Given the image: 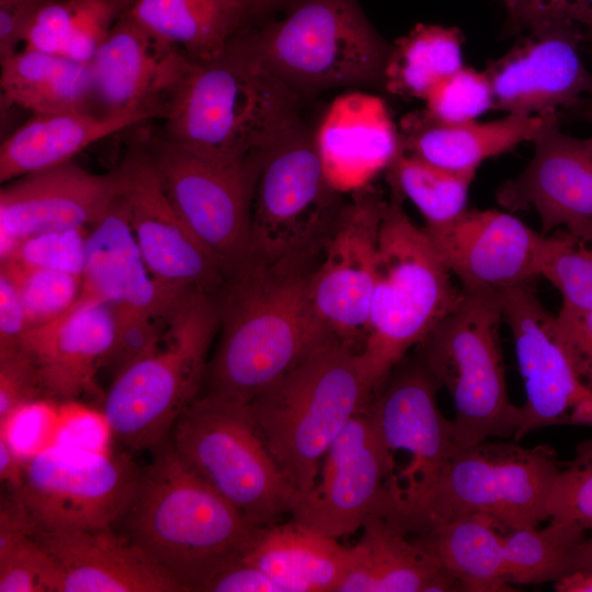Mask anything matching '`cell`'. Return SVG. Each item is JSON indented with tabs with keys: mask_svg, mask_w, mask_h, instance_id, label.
Listing matches in <instances>:
<instances>
[{
	"mask_svg": "<svg viewBox=\"0 0 592 592\" xmlns=\"http://www.w3.org/2000/svg\"><path fill=\"white\" fill-rule=\"evenodd\" d=\"M305 264L250 258L226 276L216 294L219 341L205 392L250 402L332 335L312 308Z\"/></svg>",
	"mask_w": 592,
	"mask_h": 592,
	"instance_id": "1",
	"label": "cell"
},
{
	"mask_svg": "<svg viewBox=\"0 0 592 592\" xmlns=\"http://www.w3.org/2000/svg\"><path fill=\"white\" fill-rule=\"evenodd\" d=\"M162 138L225 162H257L300 127L297 92L239 37L190 62L167 102Z\"/></svg>",
	"mask_w": 592,
	"mask_h": 592,
	"instance_id": "2",
	"label": "cell"
},
{
	"mask_svg": "<svg viewBox=\"0 0 592 592\" xmlns=\"http://www.w3.org/2000/svg\"><path fill=\"white\" fill-rule=\"evenodd\" d=\"M141 470L124 521L126 537L184 592L243 557L258 526L200 477L170 442Z\"/></svg>",
	"mask_w": 592,
	"mask_h": 592,
	"instance_id": "3",
	"label": "cell"
},
{
	"mask_svg": "<svg viewBox=\"0 0 592 592\" xmlns=\"http://www.w3.org/2000/svg\"><path fill=\"white\" fill-rule=\"evenodd\" d=\"M375 389L358 352L331 335L250 401L272 456L298 493L311 489L329 446Z\"/></svg>",
	"mask_w": 592,
	"mask_h": 592,
	"instance_id": "4",
	"label": "cell"
},
{
	"mask_svg": "<svg viewBox=\"0 0 592 592\" xmlns=\"http://www.w3.org/2000/svg\"><path fill=\"white\" fill-rule=\"evenodd\" d=\"M218 326L216 295H183L156 343L113 378L103 415L117 441L151 453L169 442L175 421L198 397Z\"/></svg>",
	"mask_w": 592,
	"mask_h": 592,
	"instance_id": "5",
	"label": "cell"
},
{
	"mask_svg": "<svg viewBox=\"0 0 592 592\" xmlns=\"http://www.w3.org/2000/svg\"><path fill=\"white\" fill-rule=\"evenodd\" d=\"M452 273L392 191L379 227L367 333L358 352L376 388L456 305Z\"/></svg>",
	"mask_w": 592,
	"mask_h": 592,
	"instance_id": "6",
	"label": "cell"
},
{
	"mask_svg": "<svg viewBox=\"0 0 592 592\" xmlns=\"http://www.w3.org/2000/svg\"><path fill=\"white\" fill-rule=\"evenodd\" d=\"M559 469L547 445L490 440L456 445L431 490L387 521L409 536L476 514L491 517L506 532L537 526L548 519L547 501Z\"/></svg>",
	"mask_w": 592,
	"mask_h": 592,
	"instance_id": "7",
	"label": "cell"
},
{
	"mask_svg": "<svg viewBox=\"0 0 592 592\" xmlns=\"http://www.w3.org/2000/svg\"><path fill=\"white\" fill-rule=\"evenodd\" d=\"M502 295L460 289L454 308L419 345L420 358L454 405L455 443L515 435L521 409L509 398L500 325Z\"/></svg>",
	"mask_w": 592,
	"mask_h": 592,
	"instance_id": "8",
	"label": "cell"
},
{
	"mask_svg": "<svg viewBox=\"0 0 592 592\" xmlns=\"http://www.w3.org/2000/svg\"><path fill=\"white\" fill-rule=\"evenodd\" d=\"M169 442L252 525L291 514L298 491L272 456L250 402L205 392L180 414Z\"/></svg>",
	"mask_w": 592,
	"mask_h": 592,
	"instance_id": "9",
	"label": "cell"
},
{
	"mask_svg": "<svg viewBox=\"0 0 592 592\" xmlns=\"http://www.w3.org/2000/svg\"><path fill=\"white\" fill-rule=\"evenodd\" d=\"M247 39L296 92L383 78L389 54L353 0H305Z\"/></svg>",
	"mask_w": 592,
	"mask_h": 592,
	"instance_id": "10",
	"label": "cell"
},
{
	"mask_svg": "<svg viewBox=\"0 0 592 592\" xmlns=\"http://www.w3.org/2000/svg\"><path fill=\"white\" fill-rule=\"evenodd\" d=\"M402 361L367 403L386 464V499L378 515L386 520L431 490L456 446L452 420L437 403L440 385L420 357Z\"/></svg>",
	"mask_w": 592,
	"mask_h": 592,
	"instance_id": "11",
	"label": "cell"
},
{
	"mask_svg": "<svg viewBox=\"0 0 592 592\" xmlns=\"http://www.w3.org/2000/svg\"><path fill=\"white\" fill-rule=\"evenodd\" d=\"M338 195L325 177L314 136L297 128L259 164L250 258L266 265L306 263L337 224Z\"/></svg>",
	"mask_w": 592,
	"mask_h": 592,
	"instance_id": "12",
	"label": "cell"
},
{
	"mask_svg": "<svg viewBox=\"0 0 592 592\" xmlns=\"http://www.w3.org/2000/svg\"><path fill=\"white\" fill-rule=\"evenodd\" d=\"M163 187L226 276L251 257V207L261 161L225 162L161 136L145 139Z\"/></svg>",
	"mask_w": 592,
	"mask_h": 592,
	"instance_id": "13",
	"label": "cell"
},
{
	"mask_svg": "<svg viewBox=\"0 0 592 592\" xmlns=\"http://www.w3.org/2000/svg\"><path fill=\"white\" fill-rule=\"evenodd\" d=\"M141 470L123 453L71 458L47 449L24 460L12 492L36 528L112 527L128 509Z\"/></svg>",
	"mask_w": 592,
	"mask_h": 592,
	"instance_id": "14",
	"label": "cell"
},
{
	"mask_svg": "<svg viewBox=\"0 0 592 592\" xmlns=\"http://www.w3.org/2000/svg\"><path fill=\"white\" fill-rule=\"evenodd\" d=\"M135 240L162 285L216 295L226 280L221 263L201 243L172 204L146 141H137L115 170Z\"/></svg>",
	"mask_w": 592,
	"mask_h": 592,
	"instance_id": "15",
	"label": "cell"
},
{
	"mask_svg": "<svg viewBox=\"0 0 592 592\" xmlns=\"http://www.w3.org/2000/svg\"><path fill=\"white\" fill-rule=\"evenodd\" d=\"M341 210L319 266L309 278V298L321 325L360 352L367 333L380 221L387 201L371 186Z\"/></svg>",
	"mask_w": 592,
	"mask_h": 592,
	"instance_id": "16",
	"label": "cell"
},
{
	"mask_svg": "<svg viewBox=\"0 0 592 592\" xmlns=\"http://www.w3.org/2000/svg\"><path fill=\"white\" fill-rule=\"evenodd\" d=\"M502 305L526 396L514 439L553 425L592 426V391L580 382L556 337L555 315L530 284L505 291Z\"/></svg>",
	"mask_w": 592,
	"mask_h": 592,
	"instance_id": "17",
	"label": "cell"
},
{
	"mask_svg": "<svg viewBox=\"0 0 592 592\" xmlns=\"http://www.w3.org/2000/svg\"><path fill=\"white\" fill-rule=\"evenodd\" d=\"M585 34L573 21L527 30L487 69L494 109L508 114L558 117L559 110L592 96V73L581 57Z\"/></svg>",
	"mask_w": 592,
	"mask_h": 592,
	"instance_id": "18",
	"label": "cell"
},
{
	"mask_svg": "<svg viewBox=\"0 0 592 592\" xmlns=\"http://www.w3.org/2000/svg\"><path fill=\"white\" fill-rule=\"evenodd\" d=\"M423 229L463 291L502 295L542 276L548 235L509 213L466 209L447 224Z\"/></svg>",
	"mask_w": 592,
	"mask_h": 592,
	"instance_id": "19",
	"label": "cell"
},
{
	"mask_svg": "<svg viewBox=\"0 0 592 592\" xmlns=\"http://www.w3.org/2000/svg\"><path fill=\"white\" fill-rule=\"evenodd\" d=\"M385 499L386 464L366 405L329 446L314 486L298 493L291 515L339 539L379 515Z\"/></svg>",
	"mask_w": 592,
	"mask_h": 592,
	"instance_id": "20",
	"label": "cell"
},
{
	"mask_svg": "<svg viewBox=\"0 0 592 592\" xmlns=\"http://www.w3.org/2000/svg\"><path fill=\"white\" fill-rule=\"evenodd\" d=\"M0 259L26 238L91 227L117 194L116 171L93 173L70 161L3 183Z\"/></svg>",
	"mask_w": 592,
	"mask_h": 592,
	"instance_id": "21",
	"label": "cell"
},
{
	"mask_svg": "<svg viewBox=\"0 0 592 592\" xmlns=\"http://www.w3.org/2000/svg\"><path fill=\"white\" fill-rule=\"evenodd\" d=\"M190 62L125 10L88 64L96 111L145 112L161 119Z\"/></svg>",
	"mask_w": 592,
	"mask_h": 592,
	"instance_id": "22",
	"label": "cell"
},
{
	"mask_svg": "<svg viewBox=\"0 0 592 592\" xmlns=\"http://www.w3.org/2000/svg\"><path fill=\"white\" fill-rule=\"evenodd\" d=\"M115 309L80 295L62 315L30 327L21 348L31 356L43 396L72 400L95 389V376L113 348Z\"/></svg>",
	"mask_w": 592,
	"mask_h": 592,
	"instance_id": "23",
	"label": "cell"
},
{
	"mask_svg": "<svg viewBox=\"0 0 592 592\" xmlns=\"http://www.w3.org/2000/svg\"><path fill=\"white\" fill-rule=\"evenodd\" d=\"M534 144L533 159L501 186L498 202L511 210L533 208L544 235L592 219V137L566 135L556 121Z\"/></svg>",
	"mask_w": 592,
	"mask_h": 592,
	"instance_id": "24",
	"label": "cell"
},
{
	"mask_svg": "<svg viewBox=\"0 0 592 592\" xmlns=\"http://www.w3.org/2000/svg\"><path fill=\"white\" fill-rule=\"evenodd\" d=\"M33 537L55 563L56 592H184L177 580L112 527H34Z\"/></svg>",
	"mask_w": 592,
	"mask_h": 592,
	"instance_id": "25",
	"label": "cell"
},
{
	"mask_svg": "<svg viewBox=\"0 0 592 592\" xmlns=\"http://www.w3.org/2000/svg\"><path fill=\"white\" fill-rule=\"evenodd\" d=\"M325 177L339 194H354L387 171L400 150L385 102L366 92L337 96L314 136Z\"/></svg>",
	"mask_w": 592,
	"mask_h": 592,
	"instance_id": "26",
	"label": "cell"
},
{
	"mask_svg": "<svg viewBox=\"0 0 592 592\" xmlns=\"http://www.w3.org/2000/svg\"><path fill=\"white\" fill-rule=\"evenodd\" d=\"M187 292L164 286L152 276L117 190L105 213L89 227L81 294L117 311L163 318Z\"/></svg>",
	"mask_w": 592,
	"mask_h": 592,
	"instance_id": "27",
	"label": "cell"
},
{
	"mask_svg": "<svg viewBox=\"0 0 592 592\" xmlns=\"http://www.w3.org/2000/svg\"><path fill=\"white\" fill-rule=\"evenodd\" d=\"M558 117L508 114L481 123L440 122L424 110L406 115L400 123V150L451 170H477L485 160L534 141Z\"/></svg>",
	"mask_w": 592,
	"mask_h": 592,
	"instance_id": "28",
	"label": "cell"
},
{
	"mask_svg": "<svg viewBox=\"0 0 592 592\" xmlns=\"http://www.w3.org/2000/svg\"><path fill=\"white\" fill-rule=\"evenodd\" d=\"M353 557V546L292 517L258 527L242 558L283 592H337Z\"/></svg>",
	"mask_w": 592,
	"mask_h": 592,
	"instance_id": "29",
	"label": "cell"
},
{
	"mask_svg": "<svg viewBox=\"0 0 592 592\" xmlns=\"http://www.w3.org/2000/svg\"><path fill=\"white\" fill-rule=\"evenodd\" d=\"M361 530L337 592L462 591L455 578L384 517H368Z\"/></svg>",
	"mask_w": 592,
	"mask_h": 592,
	"instance_id": "30",
	"label": "cell"
},
{
	"mask_svg": "<svg viewBox=\"0 0 592 592\" xmlns=\"http://www.w3.org/2000/svg\"><path fill=\"white\" fill-rule=\"evenodd\" d=\"M150 118L145 112L33 115L1 143L0 181L73 161L91 145Z\"/></svg>",
	"mask_w": 592,
	"mask_h": 592,
	"instance_id": "31",
	"label": "cell"
},
{
	"mask_svg": "<svg viewBox=\"0 0 592 592\" xmlns=\"http://www.w3.org/2000/svg\"><path fill=\"white\" fill-rule=\"evenodd\" d=\"M258 0H130L126 12L192 61L223 54L240 36Z\"/></svg>",
	"mask_w": 592,
	"mask_h": 592,
	"instance_id": "32",
	"label": "cell"
},
{
	"mask_svg": "<svg viewBox=\"0 0 592 592\" xmlns=\"http://www.w3.org/2000/svg\"><path fill=\"white\" fill-rule=\"evenodd\" d=\"M1 99L33 115L98 112L88 64L22 47L0 61Z\"/></svg>",
	"mask_w": 592,
	"mask_h": 592,
	"instance_id": "33",
	"label": "cell"
},
{
	"mask_svg": "<svg viewBox=\"0 0 592 592\" xmlns=\"http://www.w3.org/2000/svg\"><path fill=\"white\" fill-rule=\"evenodd\" d=\"M506 533L491 517L476 514L408 536L456 579L462 591L508 592L515 589L505 571Z\"/></svg>",
	"mask_w": 592,
	"mask_h": 592,
	"instance_id": "34",
	"label": "cell"
},
{
	"mask_svg": "<svg viewBox=\"0 0 592 592\" xmlns=\"http://www.w3.org/2000/svg\"><path fill=\"white\" fill-rule=\"evenodd\" d=\"M463 41L456 27L417 24L388 54L383 76L387 91L424 100L436 83L464 66Z\"/></svg>",
	"mask_w": 592,
	"mask_h": 592,
	"instance_id": "35",
	"label": "cell"
},
{
	"mask_svg": "<svg viewBox=\"0 0 592 592\" xmlns=\"http://www.w3.org/2000/svg\"><path fill=\"white\" fill-rule=\"evenodd\" d=\"M587 531L571 521L550 519L537 528L524 527L504 535V562L511 584L556 582L572 568Z\"/></svg>",
	"mask_w": 592,
	"mask_h": 592,
	"instance_id": "36",
	"label": "cell"
},
{
	"mask_svg": "<svg viewBox=\"0 0 592 592\" xmlns=\"http://www.w3.org/2000/svg\"><path fill=\"white\" fill-rule=\"evenodd\" d=\"M392 191L407 197L425 227L447 224L467 208L476 170H451L399 150L387 170Z\"/></svg>",
	"mask_w": 592,
	"mask_h": 592,
	"instance_id": "37",
	"label": "cell"
},
{
	"mask_svg": "<svg viewBox=\"0 0 592 592\" xmlns=\"http://www.w3.org/2000/svg\"><path fill=\"white\" fill-rule=\"evenodd\" d=\"M542 276L560 292L563 306L592 310V219L548 235Z\"/></svg>",
	"mask_w": 592,
	"mask_h": 592,
	"instance_id": "38",
	"label": "cell"
},
{
	"mask_svg": "<svg viewBox=\"0 0 592 592\" xmlns=\"http://www.w3.org/2000/svg\"><path fill=\"white\" fill-rule=\"evenodd\" d=\"M1 271L16 287L30 327L62 315L75 305L82 292L81 275L31 266L14 260L1 261Z\"/></svg>",
	"mask_w": 592,
	"mask_h": 592,
	"instance_id": "39",
	"label": "cell"
},
{
	"mask_svg": "<svg viewBox=\"0 0 592 592\" xmlns=\"http://www.w3.org/2000/svg\"><path fill=\"white\" fill-rule=\"evenodd\" d=\"M423 101L430 116L446 123L475 121L494 107L486 72L465 65L436 83Z\"/></svg>",
	"mask_w": 592,
	"mask_h": 592,
	"instance_id": "40",
	"label": "cell"
},
{
	"mask_svg": "<svg viewBox=\"0 0 592 592\" xmlns=\"http://www.w3.org/2000/svg\"><path fill=\"white\" fill-rule=\"evenodd\" d=\"M547 513L548 519L574 522L592 535V440L581 442L574 457L560 467Z\"/></svg>",
	"mask_w": 592,
	"mask_h": 592,
	"instance_id": "41",
	"label": "cell"
},
{
	"mask_svg": "<svg viewBox=\"0 0 592 592\" xmlns=\"http://www.w3.org/2000/svg\"><path fill=\"white\" fill-rule=\"evenodd\" d=\"M56 581L55 563L33 535L0 550V592H56Z\"/></svg>",
	"mask_w": 592,
	"mask_h": 592,
	"instance_id": "42",
	"label": "cell"
},
{
	"mask_svg": "<svg viewBox=\"0 0 592 592\" xmlns=\"http://www.w3.org/2000/svg\"><path fill=\"white\" fill-rule=\"evenodd\" d=\"M89 228H71L41 234L21 241L1 260L81 275L86 262Z\"/></svg>",
	"mask_w": 592,
	"mask_h": 592,
	"instance_id": "43",
	"label": "cell"
},
{
	"mask_svg": "<svg viewBox=\"0 0 592 592\" xmlns=\"http://www.w3.org/2000/svg\"><path fill=\"white\" fill-rule=\"evenodd\" d=\"M43 396L36 367L22 349L0 353V431Z\"/></svg>",
	"mask_w": 592,
	"mask_h": 592,
	"instance_id": "44",
	"label": "cell"
},
{
	"mask_svg": "<svg viewBox=\"0 0 592 592\" xmlns=\"http://www.w3.org/2000/svg\"><path fill=\"white\" fill-rule=\"evenodd\" d=\"M83 0H44L32 16L23 47L62 56L78 23Z\"/></svg>",
	"mask_w": 592,
	"mask_h": 592,
	"instance_id": "45",
	"label": "cell"
},
{
	"mask_svg": "<svg viewBox=\"0 0 592 592\" xmlns=\"http://www.w3.org/2000/svg\"><path fill=\"white\" fill-rule=\"evenodd\" d=\"M115 311L116 337L104 364L114 377L156 343L164 329L167 319V316L153 318L137 312Z\"/></svg>",
	"mask_w": 592,
	"mask_h": 592,
	"instance_id": "46",
	"label": "cell"
},
{
	"mask_svg": "<svg viewBox=\"0 0 592 592\" xmlns=\"http://www.w3.org/2000/svg\"><path fill=\"white\" fill-rule=\"evenodd\" d=\"M554 327L577 376L592 391V310L562 305Z\"/></svg>",
	"mask_w": 592,
	"mask_h": 592,
	"instance_id": "47",
	"label": "cell"
},
{
	"mask_svg": "<svg viewBox=\"0 0 592 592\" xmlns=\"http://www.w3.org/2000/svg\"><path fill=\"white\" fill-rule=\"evenodd\" d=\"M585 3L587 0H517L508 12L510 31H527L559 21L577 23Z\"/></svg>",
	"mask_w": 592,
	"mask_h": 592,
	"instance_id": "48",
	"label": "cell"
},
{
	"mask_svg": "<svg viewBox=\"0 0 592 592\" xmlns=\"http://www.w3.org/2000/svg\"><path fill=\"white\" fill-rule=\"evenodd\" d=\"M198 592H283L272 578L243 558L231 561L209 577Z\"/></svg>",
	"mask_w": 592,
	"mask_h": 592,
	"instance_id": "49",
	"label": "cell"
},
{
	"mask_svg": "<svg viewBox=\"0 0 592 592\" xmlns=\"http://www.w3.org/2000/svg\"><path fill=\"white\" fill-rule=\"evenodd\" d=\"M29 328L18 289L10 277L0 271V353L21 348Z\"/></svg>",
	"mask_w": 592,
	"mask_h": 592,
	"instance_id": "50",
	"label": "cell"
},
{
	"mask_svg": "<svg viewBox=\"0 0 592 592\" xmlns=\"http://www.w3.org/2000/svg\"><path fill=\"white\" fill-rule=\"evenodd\" d=\"M44 0H0V61L19 50L25 30Z\"/></svg>",
	"mask_w": 592,
	"mask_h": 592,
	"instance_id": "51",
	"label": "cell"
},
{
	"mask_svg": "<svg viewBox=\"0 0 592 592\" xmlns=\"http://www.w3.org/2000/svg\"><path fill=\"white\" fill-rule=\"evenodd\" d=\"M554 587L559 592H592V536L580 546L571 570Z\"/></svg>",
	"mask_w": 592,
	"mask_h": 592,
	"instance_id": "52",
	"label": "cell"
},
{
	"mask_svg": "<svg viewBox=\"0 0 592 592\" xmlns=\"http://www.w3.org/2000/svg\"><path fill=\"white\" fill-rule=\"evenodd\" d=\"M24 460H22L9 439V431H0V478L2 482L16 489L22 480Z\"/></svg>",
	"mask_w": 592,
	"mask_h": 592,
	"instance_id": "53",
	"label": "cell"
},
{
	"mask_svg": "<svg viewBox=\"0 0 592 592\" xmlns=\"http://www.w3.org/2000/svg\"><path fill=\"white\" fill-rule=\"evenodd\" d=\"M577 23L582 26L587 32L585 38L592 39V0H587L585 7L580 14Z\"/></svg>",
	"mask_w": 592,
	"mask_h": 592,
	"instance_id": "54",
	"label": "cell"
},
{
	"mask_svg": "<svg viewBox=\"0 0 592 592\" xmlns=\"http://www.w3.org/2000/svg\"><path fill=\"white\" fill-rule=\"evenodd\" d=\"M585 101H588L587 105H585V117L592 123V96L587 99Z\"/></svg>",
	"mask_w": 592,
	"mask_h": 592,
	"instance_id": "55",
	"label": "cell"
},
{
	"mask_svg": "<svg viewBox=\"0 0 592 592\" xmlns=\"http://www.w3.org/2000/svg\"><path fill=\"white\" fill-rule=\"evenodd\" d=\"M517 0H503L505 7H506V11L510 12L513 7L515 5Z\"/></svg>",
	"mask_w": 592,
	"mask_h": 592,
	"instance_id": "56",
	"label": "cell"
},
{
	"mask_svg": "<svg viewBox=\"0 0 592 592\" xmlns=\"http://www.w3.org/2000/svg\"><path fill=\"white\" fill-rule=\"evenodd\" d=\"M261 4V7L269 3V0H258Z\"/></svg>",
	"mask_w": 592,
	"mask_h": 592,
	"instance_id": "57",
	"label": "cell"
},
{
	"mask_svg": "<svg viewBox=\"0 0 592 592\" xmlns=\"http://www.w3.org/2000/svg\"><path fill=\"white\" fill-rule=\"evenodd\" d=\"M270 1H273V0H269V2H270Z\"/></svg>",
	"mask_w": 592,
	"mask_h": 592,
	"instance_id": "58",
	"label": "cell"
}]
</instances>
